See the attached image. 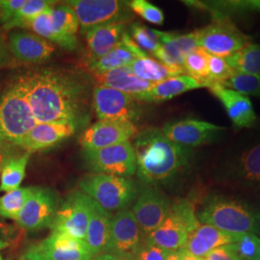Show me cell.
Segmentation results:
<instances>
[{
    "label": "cell",
    "instance_id": "1",
    "mask_svg": "<svg viewBox=\"0 0 260 260\" xmlns=\"http://www.w3.org/2000/svg\"><path fill=\"white\" fill-rule=\"evenodd\" d=\"M37 123L66 121L79 128L90 118V83L79 74L41 68L20 74Z\"/></svg>",
    "mask_w": 260,
    "mask_h": 260
},
{
    "label": "cell",
    "instance_id": "2",
    "mask_svg": "<svg viewBox=\"0 0 260 260\" xmlns=\"http://www.w3.org/2000/svg\"><path fill=\"white\" fill-rule=\"evenodd\" d=\"M137 176L145 185L165 184L190 166L193 149L168 139L162 130L149 127L138 132L132 143Z\"/></svg>",
    "mask_w": 260,
    "mask_h": 260
},
{
    "label": "cell",
    "instance_id": "3",
    "mask_svg": "<svg viewBox=\"0 0 260 260\" xmlns=\"http://www.w3.org/2000/svg\"><path fill=\"white\" fill-rule=\"evenodd\" d=\"M200 223L209 224L225 233L260 234V209L236 199L208 197L199 211Z\"/></svg>",
    "mask_w": 260,
    "mask_h": 260
},
{
    "label": "cell",
    "instance_id": "4",
    "mask_svg": "<svg viewBox=\"0 0 260 260\" xmlns=\"http://www.w3.org/2000/svg\"><path fill=\"white\" fill-rule=\"evenodd\" d=\"M36 124L19 74L13 77L0 93V138L17 146Z\"/></svg>",
    "mask_w": 260,
    "mask_h": 260
},
{
    "label": "cell",
    "instance_id": "5",
    "mask_svg": "<svg viewBox=\"0 0 260 260\" xmlns=\"http://www.w3.org/2000/svg\"><path fill=\"white\" fill-rule=\"evenodd\" d=\"M79 187L108 212L126 209L139 193L137 184L129 177L96 173L82 177Z\"/></svg>",
    "mask_w": 260,
    "mask_h": 260
},
{
    "label": "cell",
    "instance_id": "6",
    "mask_svg": "<svg viewBox=\"0 0 260 260\" xmlns=\"http://www.w3.org/2000/svg\"><path fill=\"white\" fill-rule=\"evenodd\" d=\"M199 224L194 205L189 200H178L172 205L163 223L145 238L168 251L181 250Z\"/></svg>",
    "mask_w": 260,
    "mask_h": 260
},
{
    "label": "cell",
    "instance_id": "7",
    "mask_svg": "<svg viewBox=\"0 0 260 260\" xmlns=\"http://www.w3.org/2000/svg\"><path fill=\"white\" fill-rule=\"evenodd\" d=\"M79 28L75 11L65 2L42 13L33 19L27 29L52 44L68 50H75L78 47L76 34Z\"/></svg>",
    "mask_w": 260,
    "mask_h": 260
},
{
    "label": "cell",
    "instance_id": "8",
    "mask_svg": "<svg viewBox=\"0 0 260 260\" xmlns=\"http://www.w3.org/2000/svg\"><path fill=\"white\" fill-rule=\"evenodd\" d=\"M66 3L75 11L83 34L100 25L112 22L127 23L132 19V11L125 1L70 0Z\"/></svg>",
    "mask_w": 260,
    "mask_h": 260
},
{
    "label": "cell",
    "instance_id": "9",
    "mask_svg": "<svg viewBox=\"0 0 260 260\" xmlns=\"http://www.w3.org/2000/svg\"><path fill=\"white\" fill-rule=\"evenodd\" d=\"M85 165L96 174L132 177L136 174V155L132 143L124 142L111 147L82 151Z\"/></svg>",
    "mask_w": 260,
    "mask_h": 260
},
{
    "label": "cell",
    "instance_id": "10",
    "mask_svg": "<svg viewBox=\"0 0 260 260\" xmlns=\"http://www.w3.org/2000/svg\"><path fill=\"white\" fill-rule=\"evenodd\" d=\"M198 46L210 55L226 58L248 46L250 38L230 19H214L205 27L196 30Z\"/></svg>",
    "mask_w": 260,
    "mask_h": 260
},
{
    "label": "cell",
    "instance_id": "11",
    "mask_svg": "<svg viewBox=\"0 0 260 260\" xmlns=\"http://www.w3.org/2000/svg\"><path fill=\"white\" fill-rule=\"evenodd\" d=\"M93 257L85 240L52 232L46 239L28 246L21 260H92Z\"/></svg>",
    "mask_w": 260,
    "mask_h": 260
},
{
    "label": "cell",
    "instance_id": "12",
    "mask_svg": "<svg viewBox=\"0 0 260 260\" xmlns=\"http://www.w3.org/2000/svg\"><path fill=\"white\" fill-rule=\"evenodd\" d=\"M90 204L91 198L83 192H73L59 205L50 225L51 231L85 240L91 214Z\"/></svg>",
    "mask_w": 260,
    "mask_h": 260
},
{
    "label": "cell",
    "instance_id": "13",
    "mask_svg": "<svg viewBox=\"0 0 260 260\" xmlns=\"http://www.w3.org/2000/svg\"><path fill=\"white\" fill-rule=\"evenodd\" d=\"M58 207L59 197L54 190L47 187H33L16 223L31 233L50 228Z\"/></svg>",
    "mask_w": 260,
    "mask_h": 260
},
{
    "label": "cell",
    "instance_id": "14",
    "mask_svg": "<svg viewBox=\"0 0 260 260\" xmlns=\"http://www.w3.org/2000/svg\"><path fill=\"white\" fill-rule=\"evenodd\" d=\"M92 106L100 120L138 121L142 110L138 101L115 89L96 85L92 93Z\"/></svg>",
    "mask_w": 260,
    "mask_h": 260
},
{
    "label": "cell",
    "instance_id": "15",
    "mask_svg": "<svg viewBox=\"0 0 260 260\" xmlns=\"http://www.w3.org/2000/svg\"><path fill=\"white\" fill-rule=\"evenodd\" d=\"M143 236L132 210L118 211L112 216L109 239L104 252L135 257L145 240Z\"/></svg>",
    "mask_w": 260,
    "mask_h": 260
},
{
    "label": "cell",
    "instance_id": "16",
    "mask_svg": "<svg viewBox=\"0 0 260 260\" xmlns=\"http://www.w3.org/2000/svg\"><path fill=\"white\" fill-rule=\"evenodd\" d=\"M172 205L157 186L146 185L140 191L132 212L144 235H149L163 223Z\"/></svg>",
    "mask_w": 260,
    "mask_h": 260
},
{
    "label": "cell",
    "instance_id": "17",
    "mask_svg": "<svg viewBox=\"0 0 260 260\" xmlns=\"http://www.w3.org/2000/svg\"><path fill=\"white\" fill-rule=\"evenodd\" d=\"M137 133L131 121L100 120L84 130L79 144L83 150H95L128 142Z\"/></svg>",
    "mask_w": 260,
    "mask_h": 260
},
{
    "label": "cell",
    "instance_id": "18",
    "mask_svg": "<svg viewBox=\"0 0 260 260\" xmlns=\"http://www.w3.org/2000/svg\"><path fill=\"white\" fill-rule=\"evenodd\" d=\"M161 130L172 142L193 149L213 142L223 133L225 127L208 121L185 119L169 121Z\"/></svg>",
    "mask_w": 260,
    "mask_h": 260
},
{
    "label": "cell",
    "instance_id": "19",
    "mask_svg": "<svg viewBox=\"0 0 260 260\" xmlns=\"http://www.w3.org/2000/svg\"><path fill=\"white\" fill-rule=\"evenodd\" d=\"M8 47L15 59L27 64L44 63L55 52L52 43L33 32L20 30L10 33Z\"/></svg>",
    "mask_w": 260,
    "mask_h": 260
},
{
    "label": "cell",
    "instance_id": "20",
    "mask_svg": "<svg viewBox=\"0 0 260 260\" xmlns=\"http://www.w3.org/2000/svg\"><path fill=\"white\" fill-rule=\"evenodd\" d=\"M160 47L153 53L155 59L162 64L185 75L183 63L186 57L198 48L197 32L184 35H174L158 31Z\"/></svg>",
    "mask_w": 260,
    "mask_h": 260
},
{
    "label": "cell",
    "instance_id": "21",
    "mask_svg": "<svg viewBox=\"0 0 260 260\" xmlns=\"http://www.w3.org/2000/svg\"><path fill=\"white\" fill-rule=\"evenodd\" d=\"M79 127L73 122L57 121L37 123L18 143L24 151H38L52 148L74 135Z\"/></svg>",
    "mask_w": 260,
    "mask_h": 260
},
{
    "label": "cell",
    "instance_id": "22",
    "mask_svg": "<svg viewBox=\"0 0 260 260\" xmlns=\"http://www.w3.org/2000/svg\"><path fill=\"white\" fill-rule=\"evenodd\" d=\"M225 176L235 184L260 193V142L230 161Z\"/></svg>",
    "mask_w": 260,
    "mask_h": 260
},
{
    "label": "cell",
    "instance_id": "23",
    "mask_svg": "<svg viewBox=\"0 0 260 260\" xmlns=\"http://www.w3.org/2000/svg\"><path fill=\"white\" fill-rule=\"evenodd\" d=\"M207 89L223 104L224 110L235 127H250L255 122L256 114L249 96L226 88L222 84H209Z\"/></svg>",
    "mask_w": 260,
    "mask_h": 260
},
{
    "label": "cell",
    "instance_id": "24",
    "mask_svg": "<svg viewBox=\"0 0 260 260\" xmlns=\"http://www.w3.org/2000/svg\"><path fill=\"white\" fill-rule=\"evenodd\" d=\"M126 22H112L93 28L85 33L86 40V66L91 65L121 42L126 32Z\"/></svg>",
    "mask_w": 260,
    "mask_h": 260
},
{
    "label": "cell",
    "instance_id": "25",
    "mask_svg": "<svg viewBox=\"0 0 260 260\" xmlns=\"http://www.w3.org/2000/svg\"><path fill=\"white\" fill-rule=\"evenodd\" d=\"M236 237V234L225 233L209 224L200 223L189 234L185 245L181 250L198 257H205L214 249L232 244Z\"/></svg>",
    "mask_w": 260,
    "mask_h": 260
},
{
    "label": "cell",
    "instance_id": "26",
    "mask_svg": "<svg viewBox=\"0 0 260 260\" xmlns=\"http://www.w3.org/2000/svg\"><path fill=\"white\" fill-rule=\"evenodd\" d=\"M92 76L96 85L115 89L133 99L149 91L154 85L134 75L130 67H122L104 73H92Z\"/></svg>",
    "mask_w": 260,
    "mask_h": 260
},
{
    "label": "cell",
    "instance_id": "27",
    "mask_svg": "<svg viewBox=\"0 0 260 260\" xmlns=\"http://www.w3.org/2000/svg\"><path fill=\"white\" fill-rule=\"evenodd\" d=\"M90 206L91 214L85 242L94 256L105 251L109 239L112 216L92 199Z\"/></svg>",
    "mask_w": 260,
    "mask_h": 260
},
{
    "label": "cell",
    "instance_id": "28",
    "mask_svg": "<svg viewBox=\"0 0 260 260\" xmlns=\"http://www.w3.org/2000/svg\"><path fill=\"white\" fill-rule=\"evenodd\" d=\"M199 88H204V86L194 78L186 75H178L154 84L149 91L137 95L134 100L146 103H161Z\"/></svg>",
    "mask_w": 260,
    "mask_h": 260
},
{
    "label": "cell",
    "instance_id": "29",
    "mask_svg": "<svg viewBox=\"0 0 260 260\" xmlns=\"http://www.w3.org/2000/svg\"><path fill=\"white\" fill-rule=\"evenodd\" d=\"M186 5L203 10L214 19H230L232 16L247 13H260V0L249 1H184Z\"/></svg>",
    "mask_w": 260,
    "mask_h": 260
},
{
    "label": "cell",
    "instance_id": "30",
    "mask_svg": "<svg viewBox=\"0 0 260 260\" xmlns=\"http://www.w3.org/2000/svg\"><path fill=\"white\" fill-rule=\"evenodd\" d=\"M130 69L139 78L150 83L156 84L168 78L182 75L180 72L170 69L167 66L162 64L155 58H151L147 54L136 57L135 60L129 66Z\"/></svg>",
    "mask_w": 260,
    "mask_h": 260
},
{
    "label": "cell",
    "instance_id": "31",
    "mask_svg": "<svg viewBox=\"0 0 260 260\" xmlns=\"http://www.w3.org/2000/svg\"><path fill=\"white\" fill-rule=\"evenodd\" d=\"M30 157L31 152L23 151L5 164L0 172V192L7 193L20 187L26 175Z\"/></svg>",
    "mask_w": 260,
    "mask_h": 260
},
{
    "label": "cell",
    "instance_id": "32",
    "mask_svg": "<svg viewBox=\"0 0 260 260\" xmlns=\"http://www.w3.org/2000/svg\"><path fill=\"white\" fill-rule=\"evenodd\" d=\"M224 60L235 72L260 76V45L251 43Z\"/></svg>",
    "mask_w": 260,
    "mask_h": 260
},
{
    "label": "cell",
    "instance_id": "33",
    "mask_svg": "<svg viewBox=\"0 0 260 260\" xmlns=\"http://www.w3.org/2000/svg\"><path fill=\"white\" fill-rule=\"evenodd\" d=\"M134 60V54L128 47L121 42L109 53L87 67L91 73H104L122 67H129Z\"/></svg>",
    "mask_w": 260,
    "mask_h": 260
},
{
    "label": "cell",
    "instance_id": "34",
    "mask_svg": "<svg viewBox=\"0 0 260 260\" xmlns=\"http://www.w3.org/2000/svg\"><path fill=\"white\" fill-rule=\"evenodd\" d=\"M56 1L49 0H26L25 4L16 13L9 22L3 25L4 30L13 28H27L28 25L47 9L56 5Z\"/></svg>",
    "mask_w": 260,
    "mask_h": 260
},
{
    "label": "cell",
    "instance_id": "35",
    "mask_svg": "<svg viewBox=\"0 0 260 260\" xmlns=\"http://www.w3.org/2000/svg\"><path fill=\"white\" fill-rule=\"evenodd\" d=\"M32 188L33 187H19L0 197V217L16 222L27 202Z\"/></svg>",
    "mask_w": 260,
    "mask_h": 260
},
{
    "label": "cell",
    "instance_id": "36",
    "mask_svg": "<svg viewBox=\"0 0 260 260\" xmlns=\"http://www.w3.org/2000/svg\"><path fill=\"white\" fill-rule=\"evenodd\" d=\"M209 56L210 54H208L203 48L198 47L186 57L183 63V70L185 72V75L194 78L198 82L202 84L204 88H207L209 85Z\"/></svg>",
    "mask_w": 260,
    "mask_h": 260
},
{
    "label": "cell",
    "instance_id": "37",
    "mask_svg": "<svg viewBox=\"0 0 260 260\" xmlns=\"http://www.w3.org/2000/svg\"><path fill=\"white\" fill-rule=\"evenodd\" d=\"M221 84L247 96H260L259 75H247L235 72L228 80Z\"/></svg>",
    "mask_w": 260,
    "mask_h": 260
},
{
    "label": "cell",
    "instance_id": "38",
    "mask_svg": "<svg viewBox=\"0 0 260 260\" xmlns=\"http://www.w3.org/2000/svg\"><path fill=\"white\" fill-rule=\"evenodd\" d=\"M240 260L260 259V238L254 234H240L231 244Z\"/></svg>",
    "mask_w": 260,
    "mask_h": 260
},
{
    "label": "cell",
    "instance_id": "39",
    "mask_svg": "<svg viewBox=\"0 0 260 260\" xmlns=\"http://www.w3.org/2000/svg\"><path fill=\"white\" fill-rule=\"evenodd\" d=\"M130 33L133 42L145 52H151L153 54L161 46L158 39L157 30L155 29L134 23L130 28Z\"/></svg>",
    "mask_w": 260,
    "mask_h": 260
},
{
    "label": "cell",
    "instance_id": "40",
    "mask_svg": "<svg viewBox=\"0 0 260 260\" xmlns=\"http://www.w3.org/2000/svg\"><path fill=\"white\" fill-rule=\"evenodd\" d=\"M130 10L141 18L155 25H161L164 22V13L157 6L147 0H132L127 2Z\"/></svg>",
    "mask_w": 260,
    "mask_h": 260
},
{
    "label": "cell",
    "instance_id": "41",
    "mask_svg": "<svg viewBox=\"0 0 260 260\" xmlns=\"http://www.w3.org/2000/svg\"><path fill=\"white\" fill-rule=\"evenodd\" d=\"M234 73L235 71H233V69L228 65L224 58L213 55L209 56V65H208L209 84L223 83Z\"/></svg>",
    "mask_w": 260,
    "mask_h": 260
},
{
    "label": "cell",
    "instance_id": "42",
    "mask_svg": "<svg viewBox=\"0 0 260 260\" xmlns=\"http://www.w3.org/2000/svg\"><path fill=\"white\" fill-rule=\"evenodd\" d=\"M26 231L19 226L18 223H0V239L6 242L9 248L17 249L25 239Z\"/></svg>",
    "mask_w": 260,
    "mask_h": 260
},
{
    "label": "cell",
    "instance_id": "43",
    "mask_svg": "<svg viewBox=\"0 0 260 260\" xmlns=\"http://www.w3.org/2000/svg\"><path fill=\"white\" fill-rule=\"evenodd\" d=\"M170 251L148 241L146 238L135 254L136 260H166Z\"/></svg>",
    "mask_w": 260,
    "mask_h": 260
},
{
    "label": "cell",
    "instance_id": "44",
    "mask_svg": "<svg viewBox=\"0 0 260 260\" xmlns=\"http://www.w3.org/2000/svg\"><path fill=\"white\" fill-rule=\"evenodd\" d=\"M26 0H0V24H6L16 15Z\"/></svg>",
    "mask_w": 260,
    "mask_h": 260
},
{
    "label": "cell",
    "instance_id": "45",
    "mask_svg": "<svg viewBox=\"0 0 260 260\" xmlns=\"http://www.w3.org/2000/svg\"><path fill=\"white\" fill-rule=\"evenodd\" d=\"M23 151L18 146L0 138V172L8 161L21 154Z\"/></svg>",
    "mask_w": 260,
    "mask_h": 260
},
{
    "label": "cell",
    "instance_id": "46",
    "mask_svg": "<svg viewBox=\"0 0 260 260\" xmlns=\"http://www.w3.org/2000/svg\"><path fill=\"white\" fill-rule=\"evenodd\" d=\"M204 258L205 260H240L233 251L231 244L214 249L213 251L207 253Z\"/></svg>",
    "mask_w": 260,
    "mask_h": 260
},
{
    "label": "cell",
    "instance_id": "47",
    "mask_svg": "<svg viewBox=\"0 0 260 260\" xmlns=\"http://www.w3.org/2000/svg\"><path fill=\"white\" fill-rule=\"evenodd\" d=\"M15 64V58L10 52L8 41L0 30V69H4Z\"/></svg>",
    "mask_w": 260,
    "mask_h": 260
},
{
    "label": "cell",
    "instance_id": "48",
    "mask_svg": "<svg viewBox=\"0 0 260 260\" xmlns=\"http://www.w3.org/2000/svg\"><path fill=\"white\" fill-rule=\"evenodd\" d=\"M92 260H136L133 256H123V255H119L115 253H108V252H103L100 253L98 255H94Z\"/></svg>",
    "mask_w": 260,
    "mask_h": 260
},
{
    "label": "cell",
    "instance_id": "49",
    "mask_svg": "<svg viewBox=\"0 0 260 260\" xmlns=\"http://www.w3.org/2000/svg\"><path fill=\"white\" fill-rule=\"evenodd\" d=\"M166 260H183V253L181 250L171 251Z\"/></svg>",
    "mask_w": 260,
    "mask_h": 260
},
{
    "label": "cell",
    "instance_id": "50",
    "mask_svg": "<svg viewBox=\"0 0 260 260\" xmlns=\"http://www.w3.org/2000/svg\"><path fill=\"white\" fill-rule=\"evenodd\" d=\"M182 253H183V260H205L204 257H198V256L190 254V253H188V252L184 251H182Z\"/></svg>",
    "mask_w": 260,
    "mask_h": 260
},
{
    "label": "cell",
    "instance_id": "51",
    "mask_svg": "<svg viewBox=\"0 0 260 260\" xmlns=\"http://www.w3.org/2000/svg\"><path fill=\"white\" fill-rule=\"evenodd\" d=\"M7 248H9V245L6 242L3 241L2 239H0V251L4 250V249H7ZM0 260H3L2 259V256H1V253H0Z\"/></svg>",
    "mask_w": 260,
    "mask_h": 260
},
{
    "label": "cell",
    "instance_id": "52",
    "mask_svg": "<svg viewBox=\"0 0 260 260\" xmlns=\"http://www.w3.org/2000/svg\"><path fill=\"white\" fill-rule=\"evenodd\" d=\"M257 260H260V259H257Z\"/></svg>",
    "mask_w": 260,
    "mask_h": 260
}]
</instances>
